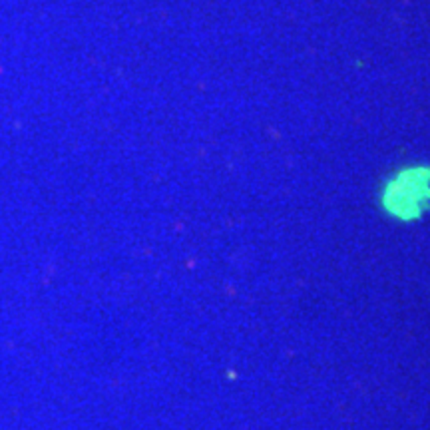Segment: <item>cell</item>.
<instances>
[{"instance_id":"1","label":"cell","mask_w":430,"mask_h":430,"mask_svg":"<svg viewBox=\"0 0 430 430\" xmlns=\"http://www.w3.org/2000/svg\"><path fill=\"white\" fill-rule=\"evenodd\" d=\"M381 204L388 215L411 222L422 215L430 204V172L422 167L402 169L388 179L381 193Z\"/></svg>"}]
</instances>
